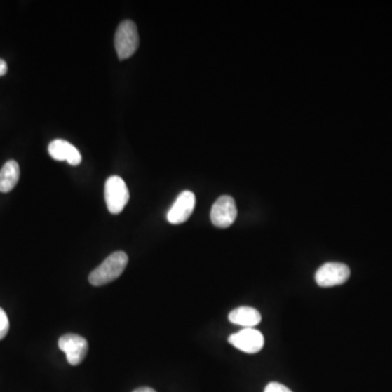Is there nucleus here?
<instances>
[{
	"label": "nucleus",
	"instance_id": "6",
	"mask_svg": "<svg viewBox=\"0 0 392 392\" xmlns=\"http://www.w3.org/2000/svg\"><path fill=\"white\" fill-rule=\"evenodd\" d=\"M238 216L236 202L229 195H222L214 203L210 212L212 224L218 228H228Z\"/></svg>",
	"mask_w": 392,
	"mask_h": 392
},
{
	"label": "nucleus",
	"instance_id": "14",
	"mask_svg": "<svg viewBox=\"0 0 392 392\" xmlns=\"http://www.w3.org/2000/svg\"><path fill=\"white\" fill-rule=\"evenodd\" d=\"M8 66L7 62H6L4 59H0V76H5L7 74Z\"/></svg>",
	"mask_w": 392,
	"mask_h": 392
},
{
	"label": "nucleus",
	"instance_id": "10",
	"mask_svg": "<svg viewBox=\"0 0 392 392\" xmlns=\"http://www.w3.org/2000/svg\"><path fill=\"white\" fill-rule=\"evenodd\" d=\"M229 320L232 324L239 325L244 328H253L261 323L262 315L253 307L241 306L230 313Z\"/></svg>",
	"mask_w": 392,
	"mask_h": 392
},
{
	"label": "nucleus",
	"instance_id": "15",
	"mask_svg": "<svg viewBox=\"0 0 392 392\" xmlns=\"http://www.w3.org/2000/svg\"><path fill=\"white\" fill-rule=\"evenodd\" d=\"M133 392H156V391H155V390L154 389H151V388L144 387V388H139V389L137 390H134Z\"/></svg>",
	"mask_w": 392,
	"mask_h": 392
},
{
	"label": "nucleus",
	"instance_id": "1",
	"mask_svg": "<svg viewBox=\"0 0 392 392\" xmlns=\"http://www.w3.org/2000/svg\"><path fill=\"white\" fill-rule=\"evenodd\" d=\"M128 262H129V259L125 252H115L108 256L105 261L90 273L88 281L90 285H95V287L107 285L122 275L127 267Z\"/></svg>",
	"mask_w": 392,
	"mask_h": 392
},
{
	"label": "nucleus",
	"instance_id": "8",
	"mask_svg": "<svg viewBox=\"0 0 392 392\" xmlns=\"http://www.w3.org/2000/svg\"><path fill=\"white\" fill-rule=\"evenodd\" d=\"M195 203H196V198H195L194 193L191 191H183L179 194L178 198L169 210L167 219L173 224H183L192 215Z\"/></svg>",
	"mask_w": 392,
	"mask_h": 392
},
{
	"label": "nucleus",
	"instance_id": "13",
	"mask_svg": "<svg viewBox=\"0 0 392 392\" xmlns=\"http://www.w3.org/2000/svg\"><path fill=\"white\" fill-rule=\"evenodd\" d=\"M264 392H292L289 388L285 386L281 385L279 383L268 384L267 387L265 388Z\"/></svg>",
	"mask_w": 392,
	"mask_h": 392
},
{
	"label": "nucleus",
	"instance_id": "9",
	"mask_svg": "<svg viewBox=\"0 0 392 392\" xmlns=\"http://www.w3.org/2000/svg\"><path fill=\"white\" fill-rule=\"evenodd\" d=\"M48 153L55 161H67L71 166H79L82 161V156L78 149L65 140H54L50 142Z\"/></svg>",
	"mask_w": 392,
	"mask_h": 392
},
{
	"label": "nucleus",
	"instance_id": "11",
	"mask_svg": "<svg viewBox=\"0 0 392 392\" xmlns=\"http://www.w3.org/2000/svg\"><path fill=\"white\" fill-rule=\"evenodd\" d=\"M20 178V167L17 161H9L0 170V192L13 191Z\"/></svg>",
	"mask_w": 392,
	"mask_h": 392
},
{
	"label": "nucleus",
	"instance_id": "5",
	"mask_svg": "<svg viewBox=\"0 0 392 392\" xmlns=\"http://www.w3.org/2000/svg\"><path fill=\"white\" fill-rule=\"evenodd\" d=\"M350 268L342 263H326L318 268L315 281L319 287L329 288L340 285L350 278Z\"/></svg>",
	"mask_w": 392,
	"mask_h": 392
},
{
	"label": "nucleus",
	"instance_id": "12",
	"mask_svg": "<svg viewBox=\"0 0 392 392\" xmlns=\"http://www.w3.org/2000/svg\"><path fill=\"white\" fill-rule=\"evenodd\" d=\"M9 332V319L7 314L1 307H0V340H3Z\"/></svg>",
	"mask_w": 392,
	"mask_h": 392
},
{
	"label": "nucleus",
	"instance_id": "2",
	"mask_svg": "<svg viewBox=\"0 0 392 392\" xmlns=\"http://www.w3.org/2000/svg\"><path fill=\"white\" fill-rule=\"evenodd\" d=\"M139 32L135 23L131 20L120 23L115 35L116 51L120 60L130 58L139 48Z\"/></svg>",
	"mask_w": 392,
	"mask_h": 392
},
{
	"label": "nucleus",
	"instance_id": "7",
	"mask_svg": "<svg viewBox=\"0 0 392 392\" xmlns=\"http://www.w3.org/2000/svg\"><path fill=\"white\" fill-rule=\"evenodd\" d=\"M229 342L245 353H257L263 349L264 336L261 332L254 328H243L236 334L229 337Z\"/></svg>",
	"mask_w": 392,
	"mask_h": 392
},
{
	"label": "nucleus",
	"instance_id": "4",
	"mask_svg": "<svg viewBox=\"0 0 392 392\" xmlns=\"http://www.w3.org/2000/svg\"><path fill=\"white\" fill-rule=\"evenodd\" d=\"M58 346L62 352H65L67 360L71 365H80L88 354V342L86 338L79 334H64L59 338Z\"/></svg>",
	"mask_w": 392,
	"mask_h": 392
},
{
	"label": "nucleus",
	"instance_id": "3",
	"mask_svg": "<svg viewBox=\"0 0 392 392\" xmlns=\"http://www.w3.org/2000/svg\"><path fill=\"white\" fill-rule=\"evenodd\" d=\"M130 194L123 179L112 175L106 181L105 200L108 210L111 214H120L129 202Z\"/></svg>",
	"mask_w": 392,
	"mask_h": 392
}]
</instances>
